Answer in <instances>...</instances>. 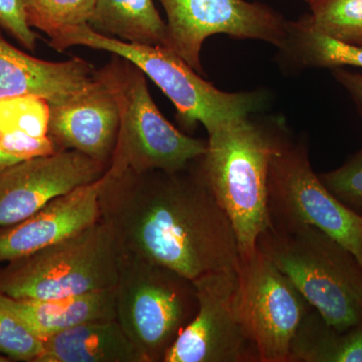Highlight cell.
Here are the masks:
<instances>
[{"label":"cell","instance_id":"7a4b0ae2","mask_svg":"<svg viewBox=\"0 0 362 362\" xmlns=\"http://www.w3.org/2000/svg\"><path fill=\"white\" fill-rule=\"evenodd\" d=\"M288 133L282 121L259 123L247 116L226 121L209 134L199 164L232 223L240 255L255 251L259 235L271 226L269 168Z\"/></svg>","mask_w":362,"mask_h":362},{"label":"cell","instance_id":"44dd1931","mask_svg":"<svg viewBox=\"0 0 362 362\" xmlns=\"http://www.w3.org/2000/svg\"><path fill=\"white\" fill-rule=\"evenodd\" d=\"M290 362H362V323L338 331L311 309L293 338Z\"/></svg>","mask_w":362,"mask_h":362},{"label":"cell","instance_id":"8fae6325","mask_svg":"<svg viewBox=\"0 0 362 362\" xmlns=\"http://www.w3.org/2000/svg\"><path fill=\"white\" fill-rule=\"evenodd\" d=\"M197 311L169 349L163 362H259L235 308L237 270L192 281Z\"/></svg>","mask_w":362,"mask_h":362},{"label":"cell","instance_id":"4316f807","mask_svg":"<svg viewBox=\"0 0 362 362\" xmlns=\"http://www.w3.org/2000/svg\"><path fill=\"white\" fill-rule=\"evenodd\" d=\"M333 75L338 83L354 99L357 106L362 110V75L345 70L344 68L333 69Z\"/></svg>","mask_w":362,"mask_h":362},{"label":"cell","instance_id":"7c38bea8","mask_svg":"<svg viewBox=\"0 0 362 362\" xmlns=\"http://www.w3.org/2000/svg\"><path fill=\"white\" fill-rule=\"evenodd\" d=\"M108 165L76 150H59L0 173V228L25 220L47 204L99 180Z\"/></svg>","mask_w":362,"mask_h":362},{"label":"cell","instance_id":"2e32d148","mask_svg":"<svg viewBox=\"0 0 362 362\" xmlns=\"http://www.w3.org/2000/svg\"><path fill=\"white\" fill-rule=\"evenodd\" d=\"M37 362H145L117 319L80 324L44 340Z\"/></svg>","mask_w":362,"mask_h":362},{"label":"cell","instance_id":"52a82bcc","mask_svg":"<svg viewBox=\"0 0 362 362\" xmlns=\"http://www.w3.org/2000/svg\"><path fill=\"white\" fill-rule=\"evenodd\" d=\"M119 247L98 221L56 244L0 267V294L47 300L115 287Z\"/></svg>","mask_w":362,"mask_h":362},{"label":"cell","instance_id":"83f0119b","mask_svg":"<svg viewBox=\"0 0 362 362\" xmlns=\"http://www.w3.org/2000/svg\"><path fill=\"white\" fill-rule=\"evenodd\" d=\"M14 164H16V162L11 157L7 156L4 149H2L1 143H0V173L6 170V169L11 168V166L14 165Z\"/></svg>","mask_w":362,"mask_h":362},{"label":"cell","instance_id":"d6986e66","mask_svg":"<svg viewBox=\"0 0 362 362\" xmlns=\"http://www.w3.org/2000/svg\"><path fill=\"white\" fill-rule=\"evenodd\" d=\"M89 25L124 42L168 47L166 23L153 0H96Z\"/></svg>","mask_w":362,"mask_h":362},{"label":"cell","instance_id":"4fadbf2b","mask_svg":"<svg viewBox=\"0 0 362 362\" xmlns=\"http://www.w3.org/2000/svg\"><path fill=\"white\" fill-rule=\"evenodd\" d=\"M119 126L115 99L96 75L80 92L63 101L49 103V136L56 148L82 152L108 166Z\"/></svg>","mask_w":362,"mask_h":362},{"label":"cell","instance_id":"30bf717a","mask_svg":"<svg viewBox=\"0 0 362 362\" xmlns=\"http://www.w3.org/2000/svg\"><path fill=\"white\" fill-rule=\"evenodd\" d=\"M166 14L168 49L204 74L202 45L207 37L226 35L257 40L280 49L289 21L263 2L247 0H159Z\"/></svg>","mask_w":362,"mask_h":362},{"label":"cell","instance_id":"f546056e","mask_svg":"<svg viewBox=\"0 0 362 362\" xmlns=\"http://www.w3.org/2000/svg\"><path fill=\"white\" fill-rule=\"evenodd\" d=\"M359 264H361V266L362 267V252H361V259H359Z\"/></svg>","mask_w":362,"mask_h":362},{"label":"cell","instance_id":"9a60e30c","mask_svg":"<svg viewBox=\"0 0 362 362\" xmlns=\"http://www.w3.org/2000/svg\"><path fill=\"white\" fill-rule=\"evenodd\" d=\"M95 73L81 58L47 62L30 56L7 42L0 32V100L35 96L56 103L87 87Z\"/></svg>","mask_w":362,"mask_h":362},{"label":"cell","instance_id":"7402d4cb","mask_svg":"<svg viewBox=\"0 0 362 362\" xmlns=\"http://www.w3.org/2000/svg\"><path fill=\"white\" fill-rule=\"evenodd\" d=\"M305 18L318 32L362 47V0H308Z\"/></svg>","mask_w":362,"mask_h":362},{"label":"cell","instance_id":"d4e9b609","mask_svg":"<svg viewBox=\"0 0 362 362\" xmlns=\"http://www.w3.org/2000/svg\"><path fill=\"white\" fill-rule=\"evenodd\" d=\"M319 177L340 202L362 216V146L342 166Z\"/></svg>","mask_w":362,"mask_h":362},{"label":"cell","instance_id":"603a6c76","mask_svg":"<svg viewBox=\"0 0 362 362\" xmlns=\"http://www.w3.org/2000/svg\"><path fill=\"white\" fill-rule=\"evenodd\" d=\"M30 28L47 33L49 39L70 26L89 23L96 0H21Z\"/></svg>","mask_w":362,"mask_h":362},{"label":"cell","instance_id":"9c48e42d","mask_svg":"<svg viewBox=\"0 0 362 362\" xmlns=\"http://www.w3.org/2000/svg\"><path fill=\"white\" fill-rule=\"evenodd\" d=\"M235 308L259 362H290L293 338L313 307L258 249L240 255Z\"/></svg>","mask_w":362,"mask_h":362},{"label":"cell","instance_id":"e0dca14e","mask_svg":"<svg viewBox=\"0 0 362 362\" xmlns=\"http://www.w3.org/2000/svg\"><path fill=\"white\" fill-rule=\"evenodd\" d=\"M4 296L8 306L42 341L54 333L80 324L116 319V286L54 299L23 300Z\"/></svg>","mask_w":362,"mask_h":362},{"label":"cell","instance_id":"8992f818","mask_svg":"<svg viewBox=\"0 0 362 362\" xmlns=\"http://www.w3.org/2000/svg\"><path fill=\"white\" fill-rule=\"evenodd\" d=\"M194 282L130 252L119 251L116 319L145 362L164 357L197 311Z\"/></svg>","mask_w":362,"mask_h":362},{"label":"cell","instance_id":"cb8c5ba5","mask_svg":"<svg viewBox=\"0 0 362 362\" xmlns=\"http://www.w3.org/2000/svg\"><path fill=\"white\" fill-rule=\"evenodd\" d=\"M44 341L0 294V354L11 361L37 362Z\"/></svg>","mask_w":362,"mask_h":362},{"label":"cell","instance_id":"5b68a950","mask_svg":"<svg viewBox=\"0 0 362 362\" xmlns=\"http://www.w3.org/2000/svg\"><path fill=\"white\" fill-rule=\"evenodd\" d=\"M95 75L113 95L120 116L107 171L176 173L206 153L207 141L181 132L164 118L150 95L146 76L129 61L114 54Z\"/></svg>","mask_w":362,"mask_h":362},{"label":"cell","instance_id":"4dcf8cb0","mask_svg":"<svg viewBox=\"0 0 362 362\" xmlns=\"http://www.w3.org/2000/svg\"><path fill=\"white\" fill-rule=\"evenodd\" d=\"M302 1L308 2V0H302Z\"/></svg>","mask_w":362,"mask_h":362},{"label":"cell","instance_id":"ac0fdd59","mask_svg":"<svg viewBox=\"0 0 362 362\" xmlns=\"http://www.w3.org/2000/svg\"><path fill=\"white\" fill-rule=\"evenodd\" d=\"M0 143L16 163L59 151L49 136V103L25 96L0 100Z\"/></svg>","mask_w":362,"mask_h":362},{"label":"cell","instance_id":"277c9868","mask_svg":"<svg viewBox=\"0 0 362 362\" xmlns=\"http://www.w3.org/2000/svg\"><path fill=\"white\" fill-rule=\"evenodd\" d=\"M256 247L326 323L338 331L362 323V267L337 240L315 226H271Z\"/></svg>","mask_w":362,"mask_h":362},{"label":"cell","instance_id":"ffe728a7","mask_svg":"<svg viewBox=\"0 0 362 362\" xmlns=\"http://www.w3.org/2000/svg\"><path fill=\"white\" fill-rule=\"evenodd\" d=\"M286 63L297 70L362 68V47L346 44L312 28L305 16L289 21L287 37L280 47Z\"/></svg>","mask_w":362,"mask_h":362},{"label":"cell","instance_id":"6da1fadb","mask_svg":"<svg viewBox=\"0 0 362 362\" xmlns=\"http://www.w3.org/2000/svg\"><path fill=\"white\" fill-rule=\"evenodd\" d=\"M199 159L176 173L106 170L100 221L119 251L130 252L194 281L237 270V235L202 175Z\"/></svg>","mask_w":362,"mask_h":362},{"label":"cell","instance_id":"5bb4252c","mask_svg":"<svg viewBox=\"0 0 362 362\" xmlns=\"http://www.w3.org/2000/svg\"><path fill=\"white\" fill-rule=\"evenodd\" d=\"M102 177L54 199L20 223L0 228V265L56 244L100 221Z\"/></svg>","mask_w":362,"mask_h":362},{"label":"cell","instance_id":"ba28073f","mask_svg":"<svg viewBox=\"0 0 362 362\" xmlns=\"http://www.w3.org/2000/svg\"><path fill=\"white\" fill-rule=\"evenodd\" d=\"M271 226H312L327 233L354 254L362 252V216L325 187L314 173L306 140L288 133L272 156L268 177Z\"/></svg>","mask_w":362,"mask_h":362},{"label":"cell","instance_id":"484cf974","mask_svg":"<svg viewBox=\"0 0 362 362\" xmlns=\"http://www.w3.org/2000/svg\"><path fill=\"white\" fill-rule=\"evenodd\" d=\"M0 30L28 51H35L37 35L26 21L21 0H0Z\"/></svg>","mask_w":362,"mask_h":362},{"label":"cell","instance_id":"f1b7e54d","mask_svg":"<svg viewBox=\"0 0 362 362\" xmlns=\"http://www.w3.org/2000/svg\"><path fill=\"white\" fill-rule=\"evenodd\" d=\"M11 361L8 357L4 356V354H0V362H9Z\"/></svg>","mask_w":362,"mask_h":362},{"label":"cell","instance_id":"3957f363","mask_svg":"<svg viewBox=\"0 0 362 362\" xmlns=\"http://www.w3.org/2000/svg\"><path fill=\"white\" fill-rule=\"evenodd\" d=\"M49 45L58 52L82 45L127 59L173 102L176 120L188 131L202 124L209 134L226 121L252 116L266 105L265 92H225L204 80L168 47L124 42L96 32L89 23L61 30L49 39Z\"/></svg>","mask_w":362,"mask_h":362}]
</instances>
